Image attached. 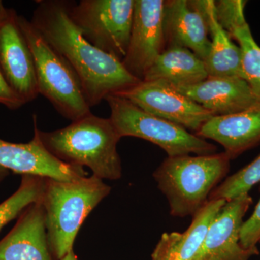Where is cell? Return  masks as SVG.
Returning a JSON list of instances; mask_svg holds the SVG:
<instances>
[{"label": "cell", "instance_id": "obj_7", "mask_svg": "<svg viewBox=\"0 0 260 260\" xmlns=\"http://www.w3.org/2000/svg\"><path fill=\"white\" fill-rule=\"evenodd\" d=\"M135 0L70 2V13L82 35L93 47L119 60L129 46Z\"/></svg>", "mask_w": 260, "mask_h": 260}, {"label": "cell", "instance_id": "obj_9", "mask_svg": "<svg viewBox=\"0 0 260 260\" xmlns=\"http://www.w3.org/2000/svg\"><path fill=\"white\" fill-rule=\"evenodd\" d=\"M164 0H135L127 51L121 63L129 74L143 80L164 50Z\"/></svg>", "mask_w": 260, "mask_h": 260}, {"label": "cell", "instance_id": "obj_10", "mask_svg": "<svg viewBox=\"0 0 260 260\" xmlns=\"http://www.w3.org/2000/svg\"><path fill=\"white\" fill-rule=\"evenodd\" d=\"M18 17L14 10L8 9L0 21V72L25 104L35 100L39 93L34 58Z\"/></svg>", "mask_w": 260, "mask_h": 260}, {"label": "cell", "instance_id": "obj_11", "mask_svg": "<svg viewBox=\"0 0 260 260\" xmlns=\"http://www.w3.org/2000/svg\"><path fill=\"white\" fill-rule=\"evenodd\" d=\"M252 203L249 194L225 202L210 223L195 260H249L258 255V249L249 250L240 244L244 218Z\"/></svg>", "mask_w": 260, "mask_h": 260}, {"label": "cell", "instance_id": "obj_19", "mask_svg": "<svg viewBox=\"0 0 260 260\" xmlns=\"http://www.w3.org/2000/svg\"><path fill=\"white\" fill-rule=\"evenodd\" d=\"M203 12L210 36L209 54L205 61L208 76L243 78L242 54L239 46L232 42L217 18L215 1H195Z\"/></svg>", "mask_w": 260, "mask_h": 260}, {"label": "cell", "instance_id": "obj_28", "mask_svg": "<svg viewBox=\"0 0 260 260\" xmlns=\"http://www.w3.org/2000/svg\"><path fill=\"white\" fill-rule=\"evenodd\" d=\"M259 243H260V242H259Z\"/></svg>", "mask_w": 260, "mask_h": 260}, {"label": "cell", "instance_id": "obj_27", "mask_svg": "<svg viewBox=\"0 0 260 260\" xmlns=\"http://www.w3.org/2000/svg\"><path fill=\"white\" fill-rule=\"evenodd\" d=\"M61 260H78L77 256L75 255L74 251H71L68 253L66 256H64Z\"/></svg>", "mask_w": 260, "mask_h": 260}, {"label": "cell", "instance_id": "obj_6", "mask_svg": "<svg viewBox=\"0 0 260 260\" xmlns=\"http://www.w3.org/2000/svg\"><path fill=\"white\" fill-rule=\"evenodd\" d=\"M110 119L121 138L134 137L158 145L168 157L215 153V145L191 134L179 124L145 112L127 99L110 95L105 99Z\"/></svg>", "mask_w": 260, "mask_h": 260}, {"label": "cell", "instance_id": "obj_2", "mask_svg": "<svg viewBox=\"0 0 260 260\" xmlns=\"http://www.w3.org/2000/svg\"><path fill=\"white\" fill-rule=\"evenodd\" d=\"M34 131L42 144L61 161L75 167L89 168L99 179L118 180L122 177V167L117 151L121 139L110 118L93 114L72 121L66 127L44 132L32 116Z\"/></svg>", "mask_w": 260, "mask_h": 260}, {"label": "cell", "instance_id": "obj_4", "mask_svg": "<svg viewBox=\"0 0 260 260\" xmlns=\"http://www.w3.org/2000/svg\"><path fill=\"white\" fill-rule=\"evenodd\" d=\"M231 160L225 152L166 158L154 172L153 178L167 198L171 215L175 218L194 216L226 177Z\"/></svg>", "mask_w": 260, "mask_h": 260}, {"label": "cell", "instance_id": "obj_16", "mask_svg": "<svg viewBox=\"0 0 260 260\" xmlns=\"http://www.w3.org/2000/svg\"><path fill=\"white\" fill-rule=\"evenodd\" d=\"M195 135L221 145L233 160L260 144V103L236 114L213 116Z\"/></svg>", "mask_w": 260, "mask_h": 260}, {"label": "cell", "instance_id": "obj_17", "mask_svg": "<svg viewBox=\"0 0 260 260\" xmlns=\"http://www.w3.org/2000/svg\"><path fill=\"white\" fill-rule=\"evenodd\" d=\"M246 3L244 0H220L215 2V11L219 23L239 44L243 78L260 102V47L246 20Z\"/></svg>", "mask_w": 260, "mask_h": 260}, {"label": "cell", "instance_id": "obj_18", "mask_svg": "<svg viewBox=\"0 0 260 260\" xmlns=\"http://www.w3.org/2000/svg\"><path fill=\"white\" fill-rule=\"evenodd\" d=\"M209 200L194 216L182 233H164L151 254V260H195L203 246L210 223L225 203Z\"/></svg>", "mask_w": 260, "mask_h": 260}, {"label": "cell", "instance_id": "obj_14", "mask_svg": "<svg viewBox=\"0 0 260 260\" xmlns=\"http://www.w3.org/2000/svg\"><path fill=\"white\" fill-rule=\"evenodd\" d=\"M0 260H56L48 241L42 199L25 208L0 241Z\"/></svg>", "mask_w": 260, "mask_h": 260}, {"label": "cell", "instance_id": "obj_1", "mask_svg": "<svg viewBox=\"0 0 260 260\" xmlns=\"http://www.w3.org/2000/svg\"><path fill=\"white\" fill-rule=\"evenodd\" d=\"M37 3L30 22L74 70L90 108L141 81L128 73L121 60L99 50L83 37L70 16V1Z\"/></svg>", "mask_w": 260, "mask_h": 260}, {"label": "cell", "instance_id": "obj_26", "mask_svg": "<svg viewBox=\"0 0 260 260\" xmlns=\"http://www.w3.org/2000/svg\"><path fill=\"white\" fill-rule=\"evenodd\" d=\"M9 174V171L7 170L5 168L0 167V183L2 182L5 177Z\"/></svg>", "mask_w": 260, "mask_h": 260}, {"label": "cell", "instance_id": "obj_20", "mask_svg": "<svg viewBox=\"0 0 260 260\" xmlns=\"http://www.w3.org/2000/svg\"><path fill=\"white\" fill-rule=\"evenodd\" d=\"M208 78L205 61L186 48L169 47L154 61L143 80H161L173 86H189Z\"/></svg>", "mask_w": 260, "mask_h": 260}, {"label": "cell", "instance_id": "obj_24", "mask_svg": "<svg viewBox=\"0 0 260 260\" xmlns=\"http://www.w3.org/2000/svg\"><path fill=\"white\" fill-rule=\"evenodd\" d=\"M0 104L10 109L23 107L25 103L12 90L0 72Z\"/></svg>", "mask_w": 260, "mask_h": 260}, {"label": "cell", "instance_id": "obj_12", "mask_svg": "<svg viewBox=\"0 0 260 260\" xmlns=\"http://www.w3.org/2000/svg\"><path fill=\"white\" fill-rule=\"evenodd\" d=\"M0 167L22 175L72 181L87 177L83 167L61 161L48 151L37 132L26 143L0 139Z\"/></svg>", "mask_w": 260, "mask_h": 260}, {"label": "cell", "instance_id": "obj_15", "mask_svg": "<svg viewBox=\"0 0 260 260\" xmlns=\"http://www.w3.org/2000/svg\"><path fill=\"white\" fill-rule=\"evenodd\" d=\"M174 87L213 116L236 114L260 103L246 80L237 77L208 76L194 85Z\"/></svg>", "mask_w": 260, "mask_h": 260}, {"label": "cell", "instance_id": "obj_23", "mask_svg": "<svg viewBox=\"0 0 260 260\" xmlns=\"http://www.w3.org/2000/svg\"><path fill=\"white\" fill-rule=\"evenodd\" d=\"M260 242V199L254 211L242 224L240 232V244L245 249H257Z\"/></svg>", "mask_w": 260, "mask_h": 260}, {"label": "cell", "instance_id": "obj_13", "mask_svg": "<svg viewBox=\"0 0 260 260\" xmlns=\"http://www.w3.org/2000/svg\"><path fill=\"white\" fill-rule=\"evenodd\" d=\"M164 34L168 47L186 48L206 60L210 49L209 32L204 15L195 1L164 2Z\"/></svg>", "mask_w": 260, "mask_h": 260}, {"label": "cell", "instance_id": "obj_25", "mask_svg": "<svg viewBox=\"0 0 260 260\" xmlns=\"http://www.w3.org/2000/svg\"><path fill=\"white\" fill-rule=\"evenodd\" d=\"M8 9L5 8L4 5H3V2L0 0V21L5 18V15L8 13Z\"/></svg>", "mask_w": 260, "mask_h": 260}, {"label": "cell", "instance_id": "obj_21", "mask_svg": "<svg viewBox=\"0 0 260 260\" xmlns=\"http://www.w3.org/2000/svg\"><path fill=\"white\" fill-rule=\"evenodd\" d=\"M44 181L45 178L23 176L18 190L0 204V231L29 205L42 199Z\"/></svg>", "mask_w": 260, "mask_h": 260}, {"label": "cell", "instance_id": "obj_5", "mask_svg": "<svg viewBox=\"0 0 260 260\" xmlns=\"http://www.w3.org/2000/svg\"><path fill=\"white\" fill-rule=\"evenodd\" d=\"M18 20L34 58L39 94L70 121L91 114V108L74 70L51 47L30 20L23 16H19Z\"/></svg>", "mask_w": 260, "mask_h": 260}, {"label": "cell", "instance_id": "obj_3", "mask_svg": "<svg viewBox=\"0 0 260 260\" xmlns=\"http://www.w3.org/2000/svg\"><path fill=\"white\" fill-rule=\"evenodd\" d=\"M111 189L93 175L72 181L45 178L42 202L48 241L56 260L73 250L83 222Z\"/></svg>", "mask_w": 260, "mask_h": 260}, {"label": "cell", "instance_id": "obj_22", "mask_svg": "<svg viewBox=\"0 0 260 260\" xmlns=\"http://www.w3.org/2000/svg\"><path fill=\"white\" fill-rule=\"evenodd\" d=\"M260 182V154L250 164L225 179L210 194L209 200L230 201L249 191Z\"/></svg>", "mask_w": 260, "mask_h": 260}, {"label": "cell", "instance_id": "obj_8", "mask_svg": "<svg viewBox=\"0 0 260 260\" xmlns=\"http://www.w3.org/2000/svg\"><path fill=\"white\" fill-rule=\"evenodd\" d=\"M113 95L124 98L145 112L195 133L213 116L172 85L161 80H141Z\"/></svg>", "mask_w": 260, "mask_h": 260}]
</instances>
